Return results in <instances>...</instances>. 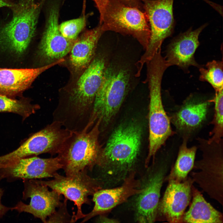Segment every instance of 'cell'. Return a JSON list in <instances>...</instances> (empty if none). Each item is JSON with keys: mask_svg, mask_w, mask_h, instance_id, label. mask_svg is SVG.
<instances>
[{"mask_svg": "<svg viewBox=\"0 0 223 223\" xmlns=\"http://www.w3.org/2000/svg\"><path fill=\"white\" fill-rule=\"evenodd\" d=\"M106 64L103 56L94 58L65 100L56 107L53 113V120L72 131H81L88 126Z\"/></svg>", "mask_w": 223, "mask_h": 223, "instance_id": "cell-1", "label": "cell"}, {"mask_svg": "<svg viewBox=\"0 0 223 223\" xmlns=\"http://www.w3.org/2000/svg\"><path fill=\"white\" fill-rule=\"evenodd\" d=\"M142 134L141 127L135 123L118 126L102 149L97 165L108 175L120 177L128 175L133 171L140 150Z\"/></svg>", "mask_w": 223, "mask_h": 223, "instance_id": "cell-2", "label": "cell"}, {"mask_svg": "<svg viewBox=\"0 0 223 223\" xmlns=\"http://www.w3.org/2000/svg\"><path fill=\"white\" fill-rule=\"evenodd\" d=\"M45 0H19L11 7L12 18L0 26V51L17 57L25 53L34 37Z\"/></svg>", "mask_w": 223, "mask_h": 223, "instance_id": "cell-3", "label": "cell"}, {"mask_svg": "<svg viewBox=\"0 0 223 223\" xmlns=\"http://www.w3.org/2000/svg\"><path fill=\"white\" fill-rule=\"evenodd\" d=\"M147 82L150 92L149 113V146L145 166L172 133L170 119L162 103L161 86L164 73L168 67L164 61L154 59L147 64Z\"/></svg>", "mask_w": 223, "mask_h": 223, "instance_id": "cell-4", "label": "cell"}, {"mask_svg": "<svg viewBox=\"0 0 223 223\" xmlns=\"http://www.w3.org/2000/svg\"><path fill=\"white\" fill-rule=\"evenodd\" d=\"M101 120L90 129L72 132L58 155L66 176H72L84 170L91 171L97 165L102 149L99 142Z\"/></svg>", "mask_w": 223, "mask_h": 223, "instance_id": "cell-5", "label": "cell"}, {"mask_svg": "<svg viewBox=\"0 0 223 223\" xmlns=\"http://www.w3.org/2000/svg\"><path fill=\"white\" fill-rule=\"evenodd\" d=\"M130 73L126 68L112 65L107 66L96 95L90 123L98 119L107 125L118 112L129 86Z\"/></svg>", "mask_w": 223, "mask_h": 223, "instance_id": "cell-6", "label": "cell"}, {"mask_svg": "<svg viewBox=\"0 0 223 223\" xmlns=\"http://www.w3.org/2000/svg\"><path fill=\"white\" fill-rule=\"evenodd\" d=\"M99 24L104 32L132 36L145 49L148 45L150 30L147 17L138 8L126 6L118 0H108Z\"/></svg>", "mask_w": 223, "mask_h": 223, "instance_id": "cell-7", "label": "cell"}, {"mask_svg": "<svg viewBox=\"0 0 223 223\" xmlns=\"http://www.w3.org/2000/svg\"><path fill=\"white\" fill-rule=\"evenodd\" d=\"M147 16L150 37L145 51L136 63L137 72L153 57L167 38L172 34L175 25L173 12L174 0H142Z\"/></svg>", "mask_w": 223, "mask_h": 223, "instance_id": "cell-8", "label": "cell"}, {"mask_svg": "<svg viewBox=\"0 0 223 223\" xmlns=\"http://www.w3.org/2000/svg\"><path fill=\"white\" fill-rule=\"evenodd\" d=\"M87 171H81L70 176H64L57 173L52 180H40L42 183L63 195L67 199L73 201L76 206L77 212L72 217L71 223L84 217L85 214L82 210L83 205L90 204L89 196H93L102 189L100 181L90 176Z\"/></svg>", "mask_w": 223, "mask_h": 223, "instance_id": "cell-9", "label": "cell"}, {"mask_svg": "<svg viewBox=\"0 0 223 223\" xmlns=\"http://www.w3.org/2000/svg\"><path fill=\"white\" fill-rule=\"evenodd\" d=\"M61 0H46L45 9V28L39 49V55L48 62H53L63 58L70 52L74 41L63 37L59 28Z\"/></svg>", "mask_w": 223, "mask_h": 223, "instance_id": "cell-10", "label": "cell"}, {"mask_svg": "<svg viewBox=\"0 0 223 223\" xmlns=\"http://www.w3.org/2000/svg\"><path fill=\"white\" fill-rule=\"evenodd\" d=\"M24 190L22 199H30L29 204L19 202L11 210H15L19 213L26 212L32 214L44 223L61 205V195L55 190L50 191L48 187L42 183L40 180H23Z\"/></svg>", "mask_w": 223, "mask_h": 223, "instance_id": "cell-11", "label": "cell"}, {"mask_svg": "<svg viewBox=\"0 0 223 223\" xmlns=\"http://www.w3.org/2000/svg\"><path fill=\"white\" fill-rule=\"evenodd\" d=\"M63 167L58 156L48 158L34 156L20 159L0 168V175L9 182L18 179L53 177Z\"/></svg>", "mask_w": 223, "mask_h": 223, "instance_id": "cell-12", "label": "cell"}, {"mask_svg": "<svg viewBox=\"0 0 223 223\" xmlns=\"http://www.w3.org/2000/svg\"><path fill=\"white\" fill-rule=\"evenodd\" d=\"M143 190L140 181L135 178V172H131L124 179L123 183L120 186L100 189L94 194V208L90 212L85 214L81 222H85L96 216L103 214L124 202L131 196L139 194Z\"/></svg>", "mask_w": 223, "mask_h": 223, "instance_id": "cell-13", "label": "cell"}, {"mask_svg": "<svg viewBox=\"0 0 223 223\" xmlns=\"http://www.w3.org/2000/svg\"><path fill=\"white\" fill-rule=\"evenodd\" d=\"M167 166L153 170L146 179L142 191L138 194L135 203V219L139 223H153L158 214L160 190Z\"/></svg>", "mask_w": 223, "mask_h": 223, "instance_id": "cell-14", "label": "cell"}, {"mask_svg": "<svg viewBox=\"0 0 223 223\" xmlns=\"http://www.w3.org/2000/svg\"><path fill=\"white\" fill-rule=\"evenodd\" d=\"M207 25L205 24L194 30L190 28L171 41L164 57L168 67L176 65L185 70L191 66L200 67L195 60L194 55L199 45V35Z\"/></svg>", "mask_w": 223, "mask_h": 223, "instance_id": "cell-15", "label": "cell"}, {"mask_svg": "<svg viewBox=\"0 0 223 223\" xmlns=\"http://www.w3.org/2000/svg\"><path fill=\"white\" fill-rule=\"evenodd\" d=\"M191 184L190 180L181 182L170 180L163 197L159 203L158 214L163 216L169 222H181L190 201Z\"/></svg>", "mask_w": 223, "mask_h": 223, "instance_id": "cell-16", "label": "cell"}, {"mask_svg": "<svg viewBox=\"0 0 223 223\" xmlns=\"http://www.w3.org/2000/svg\"><path fill=\"white\" fill-rule=\"evenodd\" d=\"M59 63L56 61L36 68H0V95L12 98L20 96L40 74Z\"/></svg>", "mask_w": 223, "mask_h": 223, "instance_id": "cell-17", "label": "cell"}, {"mask_svg": "<svg viewBox=\"0 0 223 223\" xmlns=\"http://www.w3.org/2000/svg\"><path fill=\"white\" fill-rule=\"evenodd\" d=\"M105 32L99 24L87 30L75 41L70 52L69 61L76 72L85 70L94 58L98 42Z\"/></svg>", "mask_w": 223, "mask_h": 223, "instance_id": "cell-18", "label": "cell"}, {"mask_svg": "<svg viewBox=\"0 0 223 223\" xmlns=\"http://www.w3.org/2000/svg\"><path fill=\"white\" fill-rule=\"evenodd\" d=\"M209 102H198L191 99L186 101L172 117L177 130L185 135L198 129L205 119Z\"/></svg>", "mask_w": 223, "mask_h": 223, "instance_id": "cell-19", "label": "cell"}, {"mask_svg": "<svg viewBox=\"0 0 223 223\" xmlns=\"http://www.w3.org/2000/svg\"><path fill=\"white\" fill-rule=\"evenodd\" d=\"M182 220L187 223H220L222 222V216L201 193L196 191L190 206L184 214Z\"/></svg>", "mask_w": 223, "mask_h": 223, "instance_id": "cell-20", "label": "cell"}, {"mask_svg": "<svg viewBox=\"0 0 223 223\" xmlns=\"http://www.w3.org/2000/svg\"><path fill=\"white\" fill-rule=\"evenodd\" d=\"M187 138H184L180 146L178 156L169 177V180L181 181L184 180L194 166L196 147L188 148Z\"/></svg>", "mask_w": 223, "mask_h": 223, "instance_id": "cell-21", "label": "cell"}, {"mask_svg": "<svg viewBox=\"0 0 223 223\" xmlns=\"http://www.w3.org/2000/svg\"><path fill=\"white\" fill-rule=\"evenodd\" d=\"M37 104L31 103L30 99H19L0 95V112H11L19 115L23 121L40 109Z\"/></svg>", "mask_w": 223, "mask_h": 223, "instance_id": "cell-22", "label": "cell"}, {"mask_svg": "<svg viewBox=\"0 0 223 223\" xmlns=\"http://www.w3.org/2000/svg\"><path fill=\"white\" fill-rule=\"evenodd\" d=\"M222 61L213 60L208 62L204 67H200L199 79L208 82L215 92L223 90Z\"/></svg>", "mask_w": 223, "mask_h": 223, "instance_id": "cell-23", "label": "cell"}, {"mask_svg": "<svg viewBox=\"0 0 223 223\" xmlns=\"http://www.w3.org/2000/svg\"><path fill=\"white\" fill-rule=\"evenodd\" d=\"M215 92L213 98L209 100L215 103V113L212 122L214 127L210 133V135L212 136L208 141L209 142L219 143L222 141L223 132V90Z\"/></svg>", "mask_w": 223, "mask_h": 223, "instance_id": "cell-24", "label": "cell"}, {"mask_svg": "<svg viewBox=\"0 0 223 223\" xmlns=\"http://www.w3.org/2000/svg\"><path fill=\"white\" fill-rule=\"evenodd\" d=\"M86 18L84 16L67 20L59 25L60 32L67 39L74 41L85 28Z\"/></svg>", "mask_w": 223, "mask_h": 223, "instance_id": "cell-25", "label": "cell"}, {"mask_svg": "<svg viewBox=\"0 0 223 223\" xmlns=\"http://www.w3.org/2000/svg\"><path fill=\"white\" fill-rule=\"evenodd\" d=\"M65 199L56 210L49 217L46 223H71L72 217L68 212L67 200Z\"/></svg>", "mask_w": 223, "mask_h": 223, "instance_id": "cell-26", "label": "cell"}, {"mask_svg": "<svg viewBox=\"0 0 223 223\" xmlns=\"http://www.w3.org/2000/svg\"><path fill=\"white\" fill-rule=\"evenodd\" d=\"M124 5L132 7L138 8L144 11L142 0H118Z\"/></svg>", "mask_w": 223, "mask_h": 223, "instance_id": "cell-27", "label": "cell"}, {"mask_svg": "<svg viewBox=\"0 0 223 223\" xmlns=\"http://www.w3.org/2000/svg\"><path fill=\"white\" fill-rule=\"evenodd\" d=\"M100 14V22L102 19L108 0H93Z\"/></svg>", "mask_w": 223, "mask_h": 223, "instance_id": "cell-28", "label": "cell"}, {"mask_svg": "<svg viewBox=\"0 0 223 223\" xmlns=\"http://www.w3.org/2000/svg\"><path fill=\"white\" fill-rule=\"evenodd\" d=\"M3 178L0 175V181ZM4 191L0 187V218H2L9 210L11 208L7 207L3 205L1 202V199L3 194Z\"/></svg>", "mask_w": 223, "mask_h": 223, "instance_id": "cell-29", "label": "cell"}, {"mask_svg": "<svg viewBox=\"0 0 223 223\" xmlns=\"http://www.w3.org/2000/svg\"><path fill=\"white\" fill-rule=\"evenodd\" d=\"M97 221L100 223H116L119 222L117 220L115 219L110 218L103 216V214L99 215Z\"/></svg>", "mask_w": 223, "mask_h": 223, "instance_id": "cell-30", "label": "cell"}, {"mask_svg": "<svg viewBox=\"0 0 223 223\" xmlns=\"http://www.w3.org/2000/svg\"><path fill=\"white\" fill-rule=\"evenodd\" d=\"M14 4L11 3L7 0H0V8L3 7H11Z\"/></svg>", "mask_w": 223, "mask_h": 223, "instance_id": "cell-31", "label": "cell"}]
</instances>
